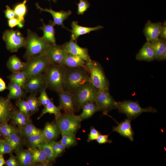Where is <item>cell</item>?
Returning <instances> with one entry per match:
<instances>
[{
	"mask_svg": "<svg viewBox=\"0 0 166 166\" xmlns=\"http://www.w3.org/2000/svg\"><path fill=\"white\" fill-rule=\"evenodd\" d=\"M67 67L50 64L43 73L47 88L57 93L64 89Z\"/></svg>",
	"mask_w": 166,
	"mask_h": 166,
	"instance_id": "6da1fadb",
	"label": "cell"
},
{
	"mask_svg": "<svg viewBox=\"0 0 166 166\" xmlns=\"http://www.w3.org/2000/svg\"><path fill=\"white\" fill-rule=\"evenodd\" d=\"M52 44L28 29L24 47L26 50L23 56L27 61L32 58L46 54Z\"/></svg>",
	"mask_w": 166,
	"mask_h": 166,
	"instance_id": "7a4b0ae2",
	"label": "cell"
},
{
	"mask_svg": "<svg viewBox=\"0 0 166 166\" xmlns=\"http://www.w3.org/2000/svg\"><path fill=\"white\" fill-rule=\"evenodd\" d=\"M89 70L84 68L67 67L64 90L73 94L83 85L89 82Z\"/></svg>",
	"mask_w": 166,
	"mask_h": 166,
	"instance_id": "3957f363",
	"label": "cell"
},
{
	"mask_svg": "<svg viewBox=\"0 0 166 166\" xmlns=\"http://www.w3.org/2000/svg\"><path fill=\"white\" fill-rule=\"evenodd\" d=\"M89 71V82L97 91L109 90V82L101 64L98 61L91 60L86 62Z\"/></svg>",
	"mask_w": 166,
	"mask_h": 166,
	"instance_id": "277c9868",
	"label": "cell"
},
{
	"mask_svg": "<svg viewBox=\"0 0 166 166\" xmlns=\"http://www.w3.org/2000/svg\"><path fill=\"white\" fill-rule=\"evenodd\" d=\"M116 108L119 113L125 114L127 118L131 121L136 119L143 113H154L157 112L156 109L150 106L142 108L138 101L131 100L116 102Z\"/></svg>",
	"mask_w": 166,
	"mask_h": 166,
	"instance_id": "5b68a950",
	"label": "cell"
},
{
	"mask_svg": "<svg viewBox=\"0 0 166 166\" xmlns=\"http://www.w3.org/2000/svg\"><path fill=\"white\" fill-rule=\"evenodd\" d=\"M50 64L48 56L45 54L26 61L25 67L22 70L26 73L28 79L43 73Z\"/></svg>",
	"mask_w": 166,
	"mask_h": 166,
	"instance_id": "8992f818",
	"label": "cell"
},
{
	"mask_svg": "<svg viewBox=\"0 0 166 166\" xmlns=\"http://www.w3.org/2000/svg\"><path fill=\"white\" fill-rule=\"evenodd\" d=\"M74 113H64L55 119V124L60 133H76L80 128L81 121Z\"/></svg>",
	"mask_w": 166,
	"mask_h": 166,
	"instance_id": "52a82bcc",
	"label": "cell"
},
{
	"mask_svg": "<svg viewBox=\"0 0 166 166\" xmlns=\"http://www.w3.org/2000/svg\"><path fill=\"white\" fill-rule=\"evenodd\" d=\"M97 91L89 82L80 87L73 93L76 110L81 109L86 103L94 101Z\"/></svg>",
	"mask_w": 166,
	"mask_h": 166,
	"instance_id": "ba28073f",
	"label": "cell"
},
{
	"mask_svg": "<svg viewBox=\"0 0 166 166\" xmlns=\"http://www.w3.org/2000/svg\"><path fill=\"white\" fill-rule=\"evenodd\" d=\"M2 38L7 49L11 52H17L25 46L26 38L18 30H8L3 33Z\"/></svg>",
	"mask_w": 166,
	"mask_h": 166,
	"instance_id": "9c48e42d",
	"label": "cell"
},
{
	"mask_svg": "<svg viewBox=\"0 0 166 166\" xmlns=\"http://www.w3.org/2000/svg\"><path fill=\"white\" fill-rule=\"evenodd\" d=\"M94 101L98 107L99 111L104 115H108L110 111L116 109V101L110 94L109 90L97 91Z\"/></svg>",
	"mask_w": 166,
	"mask_h": 166,
	"instance_id": "30bf717a",
	"label": "cell"
},
{
	"mask_svg": "<svg viewBox=\"0 0 166 166\" xmlns=\"http://www.w3.org/2000/svg\"><path fill=\"white\" fill-rule=\"evenodd\" d=\"M45 87L47 88L44 75L43 73L28 78L25 84L24 89L27 93L36 95Z\"/></svg>",
	"mask_w": 166,
	"mask_h": 166,
	"instance_id": "8fae6325",
	"label": "cell"
},
{
	"mask_svg": "<svg viewBox=\"0 0 166 166\" xmlns=\"http://www.w3.org/2000/svg\"><path fill=\"white\" fill-rule=\"evenodd\" d=\"M68 53L63 45H52L46 54L51 64L63 65V61Z\"/></svg>",
	"mask_w": 166,
	"mask_h": 166,
	"instance_id": "7c38bea8",
	"label": "cell"
},
{
	"mask_svg": "<svg viewBox=\"0 0 166 166\" xmlns=\"http://www.w3.org/2000/svg\"><path fill=\"white\" fill-rule=\"evenodd\" d=\"M61 110L64 113H74L76 111L73 94L63 90L57 93Z\"/></svg>",
	"mask_w": 166,
	"mask_h": 166,
	"instance_id": "4fadbf2b",
	"label": "cell"
},
{
	"mask_svg": "<svg viewBox=\"0 0 166 166\" xmlns=\"http://www.w3.org/2000/svg\"><path fill=\"white\" fill-rule=\"evenodd\" d=\"M63 45L68 53L81 57L87 62H89L92 60L89 54L88 49L80 47L77 44L76 42L72 38Z\"/></svg>",
	"mask_w": 166,
	"mask_h": 166,
	"instance_id": "5bb4252c",
	"label": "cell"
},
{
	"mask_svg": "<svg viewBox=\"0 0 166 166\" xmlns=\"http://www.w3.org/2000/svg\"><path fill=\"white\" fill-rule=\"evenodd\" d=\"M14 109L10 99L0 96V124L7 123L12 118Z\"/></svg>",
	"mask_w": 166,
	"mask_h": 166,
	"instance_id": "9a60e30c",
	"label": "cell"
},
{
	"mask_svg": "<svg viewBox=\"0 0 166 166\" xmlns=\"http://www.w3.org/2000/svg\"><path fill=\"white\" fill-rule=\"evenodd\" d=\"M36 6L37 8L39 9L41 12L45 11L49 13L53 18V22L55 25L61 26L63 28L69 30L64 26L63 22L67 19L72 14L71 10H69L67 11L61 10L59 11H56L53 10L51 8L49 9L42 8L38 3H36Z\"/></svg>",
	"mask_w": 166,
	"mask_h": 166,
	"instance_id": "2e32d148",
	"label": "cell"
},
{
	"mask_svg": "<svg viewBox=\"0 0 166 166\" xmlns=\"http://www.w3.org/2000/svg\"><path fill=\"white\" fill-rule=\"evenodd\" d=\"M162 25L160 22L154 23L150 20L148 21L143 30V33L147 41L152 42L159 38Z\"/></svg>",
	"mask_w": 166,
	"mask_h": 166,
	"instance_id": "e0dca14e",
	"label": "cell"
},
{
	"mask_svg": "<svg viewBox=\"0 0 166 166\" xmlns=\"http://www.w3.org/2000/svg\"><path fill=\"white\" fill-rule=\"evenodd\" d=\"M131 121V120L128 118L125 119L120 123H118V125L113 126V131L117 132L121 136L133 141L134 132L132 127Z\"/></svg>",
	"mask_w": 166,
	"mask_h": 166,
	"instance_id": "ac0fdd59",
	"label": "cell"
},
{
	"mask_svg": "<svg viewBox=\"0 0 166 166\" xmlns=\"http://www.w3.org/2000/svg\"><path fill=\"white\" fill-rule=\"evenodd\" d=\"M72 30L71 38L77 42L78 37L81 35L89 34L91 32L103 28L101 26L95 27H88L80 26L77 21H73L71 24Z\"/></svg>",
	"mask_w": 166,
	"mask_h": 166,
	"instance_id": "d6986e66",
	"label": "cell"
},
{
	"mask_svg": "<svg viewBox=\"0 0 166 166\" xmlns=\"http://www.w3.org/2000/svg\"><path fill=\"white\" fill-rule=\"evenodd\" d=\"M139 61L150 62L156 59L154 50L150 42L147 41L140 49L136 56Z\"/></svg>",
	"mask_w": 166,
	"mask_h": 166,
	"instance_id": "ffe728a7",
	"label": "cell"
},
{
	"mask_svg": "<svg viewBox=\"0 0 166 166\" xmlns=\"http://www.w3.org/2000/svg\"><path fill=\"white\" fill-rule=\"evenodd\" d=\"M41 20L42 23L43 25L39 29L42 30L43 33L42 38L52 45L56 44L55 36V31L54 28L55 25L53 21L49 20L48 24H45L42 19H41Z\"/></svg>",
	"mask_w": 166,
	"mask_h": 166,
	"instance_id": "44dd1931",
	"label": "cell"
},
{
	"mask_svg": "<svg viewBox=\"0 0 166 166\" xmlns=\"http://www.w3.org/2000/svg\"><path fill=\"white\" fill-rule=\"evenodd\" d=\"M42 134L46 141L48 142L57 139L60 133L55 123L52 122L45 124Z\"/></svg>",
	"mask_w": 166,
	"mask_h": 166,
	"instance_id": "7402d4cb",
	"label": "cell"
},
{
	"mask_svg": "<svg viewBox=\"0 0 166 166\" xmlns=\"http://www.w3.org/2000/svg\"><path fill=\"white\" fill-rule=\"evenodd\" d=\"M18 164L19 166H28L32 165V156L29 148L25 149L22 147L15 150Z\"/></svg>",
	"mask_w": 166,
	"mask_h": 166,
	"instance_id": "603a6c76",
	"label": "cell"
},
{
	"mask_svg": "<svg viewBox=\"0 0 166 166\" xmlns=\"http://www.w3.org/2000/svg\"><path fill=\"white\" fill-rule=\"evenodd\" d=\"M86 62L81 57L68 53L63 61V65L68 68L82 67L88 70Z\"/></svg>",
	"mask_w": 166,
	"mask_h": 166,
	"instance_id": "cb8c5ba5",
	"label": "cell"
},
{
	"mask_svg": "<svg viewBox=\"0 0 166 166\" xmlns=\"http://www.w3.org/2000/svg\"><path fill=\"white\" fill-rule=\"evenodd\" d=\"M7 89L9 92L7 97L10 99H17L25 97L27 93L19 85L10 82L7 86Z\"/></svg>",
	"mask_w": 166,
	"mask_h": 166,
	"instance_id": "d4e9b609",
	"label": "cell"
},
{
	"mask_svg": "<svg viewBox=\"0 0 166 166\" xmlns=\"http://www.w3.org/2000/svg\"><path fill=\"white\" fill-rule=\"evenodd\" d=\"M82 111L77 117L81 121L91 117L95 113L99 111L98 108L94 101L85 104L82 107Z\"/></svg>",
	"mask_w": 166,
	"mask_h": 166,
	"instance_id": "484cf974",
	"label": "cell"
},
{
	"mask_svg": "<svg viewBox=\"0 0 166 166\" xmlns=\"http://www.w3.org/2000/svg\"><path fill=\"white\" fill-rule=\"evenodd\" d=\"M28 148L32 154V164L38 162L42 163L45 166L49 164L50 163L45 153L42 148L39 147Z\"/></svg>",
	"mask_w": 166,
	"mask_h": 166,
	"instance_id": "4316f807",
	"label": "cell"
},
{
	"mask_svg": "<svg viewBox=\"0 0 166 166\" xmlns=\"http://www.w3.org/2000/svg\"><path fill=\"white\" fill-rule=\"evenodd\" d=\"M25 65V62L22 61L15 55L10 57L6 64L8 68L12 73L22 70L24 68Z\"/></svg>",
	"mask_w": 166,
	"mask_h": 166,
	"instance_id": "83f0119b",
	"label": "cell"
},
{
	"mask_svg": "<svg viewBox=\"0 0 166 166\" xmlns=\"http://www.w3.org/2000/svg\"><path fill=\"white\" fill-rule=\"evenodd\" d=\"M10 82L19 85L24 89L25 84L27 79L26 73L23 70L12 73L7 77Z\"/></svg>",
	"mask_w": 166,
	"mask_h": 166,
	"instance_id": "f1b7e54d",
	"label": "cell"
},
{
	"mask_svg": "<svg viewBox=\"0 0 166 166\" xmlns=\"http://www.w3.org/2000/svg\"><path fill=\"white\" fill-rule=\"evenodd\" d=\"M20 133L22 136L26 138L34 135L42 134V130L36 127L29 120L20 129Z\"/></svg>",
	"mask_w": 166,
	"mask_h": 166,
	"instance_id": "f546056e",
	"label": "cell"
},
{
	"mask_svg": "<svg viewBox=\"0 0 166 166\" xmlns=\"http://www.w3.org/2000/svg\"><path fill=\"white\" fill-rule=\"evenodd\" d=\"M151 42L155 53L156 59L158 61H161L163 53L166 48V39L159 38Z\"/></svg>",
	"mask_w": 166,
	"mask_h": 166,
	"instance_id": "4dcf8cb0",
	"label": "cell"
},
{
	"mask_svg": "<svg viewBox=\"0 0 166 166\" xmlns=\"http://www.w3.org/2000/svg\"><path fill=\"white\" fill-rule=\"evenodd\" d=\"M26 138L24 141L28 148H34L39 147L47 142L42 134L32 136Z\"/></svg>",
	"mask_w": 166,
	"mask_h": 166,
	"instance_id": "1f68e13d",
	"label": "cell"
},
{
	"mask_svg": "<svg viewBox=\"0 0 166 166\" xmlns=\"http://www.w3.org/2000/svg\"><path fill=\"white\" fill-rule=\"evenodd\" d=\"M28 0H24L21 2L15 4L13 7V10L16 15V18L22 23L24 24L25 16L27 11L26 3Z\"/></svg>",
	"mask_w": 166,
	"mask_h": 166,
	"instance_id": "d6a6232c",
	"label": "cell"
},
{
	"mask_svg": "<svg viewBox=\"0 0 166 166\" xmlns=\"http://www.w3.org/2000/svg\"><path fill=\"white\" fill-rule=\"evenodd\" d=\"M61 134V138L60 141L65 148L75 146L77 144V139L75 134L65 133Z\"/></svg>",
	"mask_w": 166,
	"mask_h": 166,
	"instance_id": "836d02e7",
	"label": "cell"
},
{
	"mask_svg": "<svg viewBox=\"0 0 166 166\" xmlns=\"http://www.w3.org/2000/svg\"><path fill=\"white\" fill-rule=\"evenodd\" d=\"M44 107L40 116L38 117V119H39L45 114L47 113L54 114L56 119L61 113V109L59 106H56L53 101L51 102Z\"/></svg>",
	"mask_w": 166,
	"mask_h": 166,
	"instance_id": "e575fe53",
	"label": "cell"
},
{
	"mask_svg": "<svg viewBox=\"0 0 166 166\" xmlns=\"http://www.w3.org/2000/svg\"><path fill=\"white\" fill-rule=\"evenodd\" d=\"M11 119L13 122L18 126L20 129L29 120V118L18 110L14 109L13 112Z\"/></svg>",
	"mask_w": 166,
	"mask_h": 166,
	"instance_id": "d590c367",
	"label": "cell"
},
{
	"mask_svg": "<svg viewBox=\"0 0 166 166\" xmlns=\"http://www.w3.org/2000/svg\"><path fill=\"white\" fill-rule=\"evenodd\" d=\"M18 133L12 134L8 137L6 138L10 146L13 150H16L18 148L21 147L24 141L22 139L21 136Z\"/></svg>",
	"mask_w": 166,
	"mask_h": 166,
	"instance_id": "8d00e7d4",
	"label": "cell"
},
{
	"mask_svg": "<svg viewBox=\"0 0 166 166\" xmlns=\"http://www.w3.org/2000/svg\"><path fill=\"white\" fill-rule=\"evenodd\" d=\"M36 95L34 94H30L26 100L30 107V115L36 113L38 111L39 107L41 105Z\"/></svg>",
	"mask_w": 166,
	"mask_h": 166,
	"instance_id": "74e56055",
	"label": "cell"
},
{
	"mask_svg": "<svg viewBox=\"0 0 166 166\" xmlns=\"http://www.w3.org/2000/svg\"><path fill=\"white\" fill-rule=\"evenodd\" d=\"M19 128L5 123L2 124L1 133L6 138L14 133H20Z\"/></svg>",
	"mask_w": 166,
	"mask_h": 166,
	"instance_id": "f35d334b",
	"label": "cell"
},
{
	"mask_svg": "<svg viewBox=\"0 0 166 166\" xmlns=\"http://www.w3.org/2000/svg\"><path fill=\"white\" fill-rule=\"evenodd\" d=\"M38 147L43 150L50 163L53 161L57 158L53 148L49 142H45Z\"/></svg>",
	"mask_w": 166,
	"mask_h": 166,
	"instance_id": "ab89813d",
	"label": "cell"
},
{
	"mask_svg": "<svg viewBox=\"0 0 166 166\" xmlns=\"http://www.w3.org/2000/svg\"><path fill=\"white\" fill-rule=\"evenodd\" d=\"M16 105L18 109V110L29 118L30 115V109L26 100L21 98L18 99L16 101Z\"/></svg>",
	"mask_w": 166,
	"mask_h": 166,
	"instance_id": "60d3db41",
	"label": "cell"
},
{
	"mask_svg": "<svg viewBox=\"0 0 166 166\" xmlns=\"http://www.w3.org/2000/svg\"><path fill=\"white\" fill-rule=\"evenodd\" d=\"M51 145L55 153L56 157L61 155L65 150V148L60 141L52 140L48 142Z\"/></svg>",
	"mask_w": 166,
	"mask_h": 166,
	"instance_id": "b9f144b4",
	"label": "cell"
},
{
	"mask_svg": "<svg viewBox=\"0 0 166 166\" xmlns=\"http://www.w3.org/2000/svg\"><path fill=\"white\" fill-rule=\"evenodd\" d=\"M47 88L45 87L42 89L40 92V95L38 98L41 105L44 106L53 101V99L49 98L46 92Z\"/></svg>",
	"mask_w": 166,
	"mask_h": 166,
	"instance_id": "7bdbcfd3",
	"label": "cell"
},
{
	"mask_svg": "<svg viewBox=\"0 0 166 166\" xmlns=\"http://www.w3.org/2000/svg\"><path fill=\"white\" fill-rule=\"evenodd\" d=\"M13 150L12 147L6 138L0 140V155L10 153Z\"/></svg>",
	"mask_w": 166,
	"mask_h": 166,
	"instance_id": "ee69618b",
	"label": "cell"
},
{
	"mask_svg": "<svg viewBox=\"0 0 166 166\" xmlns=\"http://www.w3.org/2000/svg\"><path fill=\"white\" fill-rule=\"evenodd\" d=\"M77 6V14L79 15L83 14L89 7L90 3L87 0H79Z\"/></svg>",
	"mask_w": 166,
	"mask_h": 166,
	"instance_id": "f6af8a7d",
	"label": "cell"
},
{
	"mask_svg": "<svg viewBox=\"0 0 166 166\" xmlns=\"http://www.w3.org/2000/svg\"><path fill=\"white\" fill-rule=\"evenodd\" d=\"M101 134V132L94 127H91L89 133L88 135L87 142H89L94 140H96L98 136Z\"/></svg>",
	"mask_w": 166,
	"mask_h": 166,
	"instance_id": "bcb514c9",
	"label": "cell"
},
{
	"mask_svg": "<svg viewBox=\"0 0 166 166\" xmlns=\"http://www.w3.org/2000/svg\"><path fill=\"white\" fill-rule=\"evenodd\" d=\"M7 22L8 26L11 28L16 26L21 28L24 26V24L21 23L16 18L8 19Z\"/></svg>",
	"mask_w": 166,
	"mask_h": 166,
	"instance_id": "7dc6e473",
	"label": "cell"
},
{
	"mask_svg": "<svg viewBox=\"0 0 166 166\" xmlns=\"http://www.w3.org/2000/svg\"><path fill=\"white\" fill-rule=\"evenodd\" d=\"M109 135H100L96 140L97 142L99 144H105L106 143H111L112 140L108 139Z\"/></svg>",
	"mask_w": 166,
	"mask_h": 166,
	"instance_id": "c3c4849f",
	"label": "cell"
},
{
	"mask_svg": "<svg viewBox=\"0 0 166 166\" xmlns=\"http://www.w3.org/2000/svg\"><path fill=\"white\" fill-rule=\"evenodd\" d=\"M6 9L4 11L6 18L8 19L16 18V15L14 11L10 8L8 6H6Z\"/></svg>",
	"mask_w": 166,
	"mask_h": 166,
	"instance_id": "681fc988",
	"label": "cell"
},
{
	"mask_svg": "<svg viewBox=\"0 0 166 166\" xmlns=\"http://www.w3.org/2000/svg\"><path fill=\"white\" fill-rule=\"evenodd\" d=\"M5 164L7 166H17L18 165L16 156L11 155L10 158L6 161Z\"/></svg>",
	"mask_w": 166,
	"mask_h": 166,
	"instance_id": "f907efd6",
	"label": "cell"
},
{
	"mask_svg": "<svg viewBox=\"0 0 166 166\" xmlns=\"http://www.w3.org/2000/svg\"><path fill=\"white\" fill-rule=\"evenodd\" d=\"M159 37L160 38H163L165 39H166V21L162 24L161 25Z\"/></svg>",
	"mask_w": 166,
	"mask_h": 166,
	"instance_id": "816d5d0a",
	"label": "cell"
},
{
	"mask_svg": "<svg viewBox=\"0 0 166 166\" xmlns=\"http://www.w3.org/2000/svg\"><path fill=\"white\" fill-rule=\"evenodd\" d=\"M7 89L6 83L0 77V92Z\"/></svg>",
	"mask_w": 166,
	"mask_h": 166,
	"instance_id": "f5cc1de1",
	"label": "cell"
},
{
	"mask_svg": "<svg viewBox=\"0 0 166 166\" xmlns=\"http://www.w3.org/2000/svg\"><path fill=\"white\" fill-rule=\"evenodd\" d=\"M5 164V161L2 156L0 155V166H2Z\"/></svg>",
	"mask_w": 166,
	"mask_h": 166,
	"instance_id": "db71d44e",
	"label": "cell"
},
{
	"mask_svg": "<svg viewBox=\"0 0 166 166\" xmlns=\"http://www.w3.org/2000/svg\"><path fill=\"white\" fill-rule=\"evenodd\" d=\"M166 59V48L165 49L163 53L162 57L161 60L164 61V60H165Z\"/></svg>",
	"mask_w": 166,
	"mask_h": 166,
	"instance_id": "11a10c76",
	"label": "cell"
},
{
	"mask_svg": "<svg viewBox=\"0 0 166 166\" xmlns=\"http://www.w3.org/2000/svg\"><path fill=\"white\" fill-rule=\"evenodd\" d=\"M49 1H50V0H49ZM52 0L53 2H56L57 1V0Z\"/></svg>",
	"mask_w": 166,
	"mask_h": 166,
	"instance_id": "9f6ffc18",
	"label": "cell"
},
{
	"mask_svg": "<svg viewBox=\"0 0 166 166\" xmlns=\"http://www.w3.org/2000/svg\"><path fill=\"white\" fill-rule=\"evenodd\" d=\"M1 125L2 124H0V135L1 133Z\"/></svg>",
	"mask_w": 166,
	"mask_h": 166,
	"instance_id": "6f0895ef",
	"label": "cell"
},
{
	"mask_svg": "<svg viewBox=\"0 0 166 166\" xmlns=\"http://www.w3.org/2000/svg\"></svg>",
	"mask_w": 166,
	"mask_h": 166,
	"instance_id": "680465c9",
	"label": "cell"
}]
</instances>
